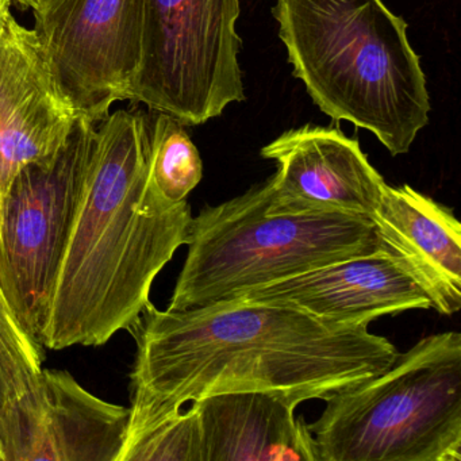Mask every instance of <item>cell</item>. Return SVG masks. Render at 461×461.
Instances as JSON below:
<instances>
[{
  "label": "cell",
  "instance_id": "cell-1",
  "mask_svg": "<svg viewBox=\"0 0 461 461\" xmlns=\"http://www.w3.org/2000/svg\"><path fill=\"white\" fill-rule=\"evenodd\" d=\"M131 407L167 411L222 393H264L301 404L384 372L399 355L368 325L328 322L276 304L222 301L145 307Z\"/></svg>",
  "mask_w": 461,
  "mask_h": 461
},
{
  "label": "cell",
  "instance_id": "cell-2",
  "mask_svg": "<svg viewBox=\"0 0 461 461\" xmlns=\"http://www.w3.org/2000/svg\"><path fill=\"white\" fill-rule=\"evenodd\" d=\"M142 113L118 110L96 129L40 344L101 347L131 331L150 288L190 240L187 201L171 203L150 179Z\"/></svg>",
  "mask_w": 461,
  "mask_h": 461
},
{
  "label": "cell",
  "instance_id": "cell-3",
  "mask_svg": "<svg viewBox=\"0 0 461 461\" xmlns=\"http://www.w3.org/2000/svg\"><path fill=\"white\" fill-rule=\"evenodd\" d=\"M272 15L321 112L371 131L391 156L409 153L431 106L406 21L382 0H276Z\"/></svg>",
  "mask_w": 461,
  "mask_h": 461
},
{
  "label": "cell",
  "instance_id": "cell-4",
  "mask_svg": "<svg viewBox=\"0 0 461 461\" xmlns=\"http://www.w3.org/2000/svg\"><path fill=\"white\" fill-rule=\"evenodd\" d=\"M169 310L228 301L253 288L383 249L371 221L342 212H271L267 180L191 223Z\"/></svg>",
  "mask_w": 461,
  "mask_h": 461
},
{
  "label": "cell",
  "instance_id": "cell-5",
  "mask_svg": "<svg viewBox=\"0 0 461 461\" xmlns=\"http://www.w3.org/2000/svg\"><path fill=\"white\" fill-rule=\"evenodd\" d=\"M323 402L307 423L318 461H461V334H430Z\"/></svg>",
  "mask_w": 461,
  "mask_h": 461
},
{
  "label": "cell",
  "instance_id": "cell-6",
  "mask_svg": "<svg viewBox=\"0 0 461 461\" xmlns=\"http://www.w3.org/2000/svg\"><path fill=\"white\" fill-rule=\"evenodd\" d=\"M79 117L64 144L18 171L0 201V293L40 344L96 140ZM41 345V344H40Z\"/></svg>",
  "mask_w": 461,
  "mask_h": 461
},
{
  "label": "cell",
  "instance_id": "cell-7",
  "mask_svg": "<svg viewBox=\"0 0 461 461\" xmlns=\"http://www.w3.org/2000/svg\"><path fill=\"white\" fill-rule=\"evenodd\" d=\"M240 0H145L144 50L131 101L185 126L244 102Z\"/></svg>",
  "mask_w": 461,
  "mask_h": 461
},
{
  "label": "cell",
  "instance_id": "cell-8",
  "mask_svg": "<svg viewBox=\"0 0 461 461\" xmlns=\"http://www.w3.org/2000/svg\"><path fill=\"white\" fill-rule=\"evenodd\" d=\"M33 31L79 117L101 123L131 101L144 50L145 0H48Z\"/></svg>",
  "mask_w": 461,
  "mask_h": 461
},
{
  "label": "cell",
  "instance_id": "cell-9",
  "mask_svg": "<svg viewBox=\"0 0 461 461\" xmlns=\"http://www.w3.org/2000/svg\"><path fill=\"white\" fill-rule=\"evenodd\" d=\"M129 409L88 393L69 372L44 369L0 409L2 461H117Z\"/></svg>",
  "mask_w": 461,
  "mask_h": 461
},
{
  "label": "cell",
  "instance_id": "cell-10",
  "mask_svg": "<svg viewBox=\"0 0 461 461\" xmlns=\"http://www.w3.org/2000/svg\"><path fill=\"white\" fill-rule=\"evenodd\" d=\"M277 163L267 179L271 212H342L371 221L387 183L357 139L339 128L291 129L261 149Z\"/></svg>",
  "mask_w": 461,
  "mask_h": 461
},
{
  "label": "cell",
  "instance_id": "cell-11",
  "mask_svg": "<svg viewBox=\"0 0 461 461\" xmlns=\"http://www.w3.org/2000/svg\"><path fill=\"white\" fill-rule=\"evenodd\" d=\"M77 118L36 32L10 13L0 26V201L23 167L64 144Z\"/></svg>",
  "mask_w": 461,
  "mask_h": 461
},
{
  "label": "cell",
  "instance_id": "cell-12",
  "mask_svg": "<svg viewBox=\"0 0 461 461\" xmlns=\"http://www.w3.org/2000/svg\"><path fill=\"white\" fill-rule=\"evenodd\" d=\"M228 301L276 304L344 325L431 309L428 294L387 250L328 264L240 294Z\"/></svg>",
  "mask_w": 461,
  "mask_h": 461
},
{
  "label": "cell",
  "instance_id": "cell-13",
  "mask_svg": "<svg viewBox=\"0 0 461 461\" xmlns=\"http://www.w3.org/2000/svg\"><path fill=\"white\" fill-rule=\"evenodd\" d=\"M383 248L431 301L453 315L461 309V223L449 207L411 185H388L371 217Z\"/></svg>",
  "mask_w": 461,
  "mask_h": 461
},
{
  "label": "cell",
  "instance_id": "cell-14",
  "mask_svg": "<svg viewBox=\"0 0 461 461\" xmlns=\"http://www.w3.org/2000/svg\"><path fill=\"white\" fill-rule=\"evenodd\" d=\"M202 461H318L295 404L264 393H222L191 402Z\"/></svg>",
  "mask_w": 461,
  "mask_h": 461
},
{
  "label": "cell",
  "instance_id": "cell-15",
  "mask_svg": "<svg viewBox=\"0 0 461 461\" xmlns=\"http://www.w3.org/2000/svg\"><path fill=\"white\" fill-rule=\"evenodd\" d=\"M117 461H202L201 431L193 404L167 411L129 407L125 441Z\"/></svg>",
  "mask_w": 461,
  "mask_h": 461
},
{
  "label": "cell",
  "instance_id": "cell-16",
  "mask_svg": "<svg viewBox=\"0 0 461 461\" xmlns=\"http://www.w3.org/2000/svg\"><path fill=\"white\" fill-rule=\"evenodd\" d=\"M147 117L150 179L167 201L182 203L201 183L203 161L180 121L160 112Z\"/></svg>",
  "mask_w": 461,
  "mask_h": 461
},
{
  "label": "cell",
  "instance_id": "cell-17",
  "mask_svg": "<svg viewBox=\"0 0 461 461\" xmlns=\"http://www.w3.org/2000/svg\"><path fill=\"white\" fill-rule=\"evenodd\" d=\"M42 360L41 345L23 330L0 293V409L32 384Z\"/></svg>",
  "mask_w": 461,
  "mask_h": 461
},
{
  "label": "cell",
  "instance_id": "cell-18",
  "mask_svg": "<svg viewBox=\"0 0 461 461\" xmlns=\"http://www.w3.org/2000/svg\"><path fill=\"white\" fill-rule=\"evenodd\" d=\"M48 0H12V4L17 5L21 9L37 10L47 4Z\"/></svg>",
  "mask_w": 461,
  "mask_h": 461
},
{
  "label": "cell",
  "instance_id": "cell-19",
  "mask_svg": "<svg viewBox=\"0 0 461 461\" xmlns=\"http://www.w3.org/2000/svg\"><path fill=\"white\" fill-rule=\"evenodd\" d=\"M12 0H0V26L10 14V7H12Z\"/></svg>",
  "mask_w": 461,
  "mask_h": 461
},
{
  "label": "cell",
  "instance_id": "cell-20",
  "mask_svg": "<svg viewBox=\"0 0 461 461\" xmlns=\"http://www.w3.org/2000/svg\"><path fill=\"white\" fill-rule=\"evenodd\" d=\"M0 461H2V453H0Z\"/></svg>",
  "mask_w": 461,
  "mask_h": 461
}]
</instances>
